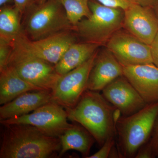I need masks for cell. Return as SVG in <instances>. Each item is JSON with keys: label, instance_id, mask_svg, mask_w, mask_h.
Returning <instances> with one entry per match:
<instances>
[{"label": "cell", "instance_id": "obj_1", "mask_svg": "<svg viewBox=\"0 0 158 158\" xmlns=\"http://www.w3.org/2000/svg\"><path fill=\"white\" fill-rule=\"evenodd\" d=\"M3 126L0 158H52L60 152V138L47 135L30 125Z\"/></svg>", "mask_w": 158, "mask_h": 158}, {"label": "cell", "instance_id": "obj_2", "mask_svg": "<svg viewBox=\"0 0 158 158\" xmlns=\"http://www.w3.org/2000/svg\"><path fill=\"white\" fill-rule=\"evenodd\" d=\"M65 110L68 120L85 127L100 147L116 137L117 110L98 91L86 90L74 106Z\"/></svg>", "mask_w": 158, "mask_h": 158}, {"label": "cell", "instance_id": "obj_3", "mask_svg": "<svg viewBox=\"0 0 158 158\" xmlns=\"http://www.w3.org/2000/svg\"><path fill=\"white\" fill-rule=\"evenodd\" d=\"M158 114L156 102L132 115L117 118L116 143L120 158H135L139 148L149 140Z\"/></svg>", "mask_w": 158, "mask_h": 158}, {"label": "cell", "instance_id": "obj_4", "mask_svg": "<svg viewBox=\"0 0 158 158\" xmlns=\"http://www.w3.org/2000/svg\"><path fill=\"white\" fill-rule=\"evenodd\" d=\"M91 15L83 19L73 30L85 42L100 46L106 44L111 37L123 27L124 11L102 5L95 0L89 2Z\"/></svg>", "mask_w": 158, "mask_h": 158}, {"label": "cell", "instance_id": "obj_5", "mask_svg": "<svg viewBox=\"0 0 158 158\" xmlns=\"http://www.w3.org/2000/svg\"><path fill=\"white\" fill-rule=\"evenodd\" d=\"M24 32L31 40H37L73 30L60 0H48L31 11Z\"/></svg>", "mask_w": 158, "mask_h": 158}, {"label": "cell", "instance_id": "obj_6", "mask_svg": "<svg viewBox=\"0 0 158 158\" xmlns=\"http://www.w3.org/2000/svg\"><path fill=\"white\" fill-rule=\"evenodd\" d=\"M12 45L8 66L26 81L42 90L52 91L61 76L55 65L32 56L14 44Z\"/></svg>", "mask_w": 158, "mask_h": 158}, {"label": "cell", "instance_id": "obj_7", "mask_svg": "<svg viewBox=\"0 0 158 158\" xmlns=\"http://www.w3.org/2000/svg\"><path fill=\"white\" fill-rule=\"evenodd\" d=\"M67 112L65 108L51 101L36 109L31 113L1 120L2 125L24 124L35 127L43 133L51 137L59 138L73 124L68 122Z\"/></svg>", "mask_w": 158, "mask_h": 158}, {"label": "cell", "instance_id": "obj_8", "mask_svg": "<svg viewBox=\"0 0 158 158\" xmlns=\"http://www.w3.org/2000/svg\"><path fill=\"white\" fill-rule=\"evenodd\" d=\"M97 52L81 65L61 76L52 91L51 101L65 109L74 106L86 90Z\"/></svg>", "mask_w": 158, "mask_h": 158}, {"label": "cell", "instance_id": "obj_9", "mask_svg": "<svg viewBox=\"0 0 158 158\" xmlns=\"http://www.w3.org/2000/svg\"><path fill=\"white\" fill-rule=\"evenodd\" d=\"M76 42V37L71 31L37 40L29 39L23 31L13 44L32 56L56 65L67 49Z\"/></svg>", "mask_w": 158, "mask_h": 158}, {"label": "cell", "instance_id": "obj_10", "mask_svg": "<svg viewBox=\"0 0 158 158\" xmlns=\"http://www.w3.org/2000/svg\"><path fill=\"white\" fill-rule=\"evenodd\" d=\"M106 45L123 67L153 63L150 45L127 31H117Z\"/></svg>", "mask_w": 158, "mask_h": 158}, {"label": "cell", "instance_id": "obj_11", "mask_svg": "<svg viewBox=\"0 0 158 158\" xmlns=\"http://www.w3.org/2000/svg\"><path fill=\"white\" fill-rule=\"evenodd\" d=\"M102 91L104 97L121 116L135 114L147 105L124 76L115 79Z\"/></svg>", "mask_w": 158, "mask_h": 158}, {"label": "cell", "instance_id": "obj_12", "mask_svg": "<svg viewBox=\"0 0 158 158\" xmlns=\"http://www.w3.org/2000/svg\"><path fill=\"white\" fill-rule=\"evenodd\" d=\"M124 28L150 45L158 33V19L153 8L134 3L124 10Z\"/></svg>", "mask_w": 158, "mask_h": 158}, {"label": "cell", "instance_id": "obj_13", "mask_svg": "<svg viewBox=\"0 0 158 158\" xmlns=\"http://www.w3.org/2000/svg\"><path fill=\"white\" fill-rule=\"evenodd\" d=\"M123 76L147 104L158 102V67L153 63L123 67Z\"/></svg>", "mask_w": 158, "mask_h": 158}, {"label": "cell", "instance_id": "obj_14", "mask_svg": "<svg viewBox=\"0 0 158 158\" xmlns=\"http://www.w3.org/2000/svg\"><path fill=\"white\" fill-rule=\"evenodd\" d=\"M123 76V66L114 55L106 48L98 52L91 69L88 84V90L102 91L111 82Z\"/></svg>", "mask_w": 158, "mask_h": 158}, {"label": "cell", "instance_id": "obj_15", "mask_svg": "<svg viewBox=\"0 0 158 158\" xmlns=\"http://www.w3.org/2000/svg\"><path fill=\"white\" fill-rule=\"evenodd\" d=\"M52 91H29L21 94L0 107V121L19 117L33 112L51 101Z\"/></svg>", "mask_w": 158, "mask_h": 158}, {"label": "cell", "instance_id": "obj_16", "mask_svg": "<svg viewBox=\"0 0 158 158\" xmlns=\"http://www.w3.org/2000/svg\"><path fill=\"white\" fill-rule=\"evenodd\" d=\"M44 90L21 77L10 66L0 71V104L4 105L23 94Z\"/></svg>", "mask_w": 158, "mask_h": 158}, {"label": "cell", "instance_id": "obj_17", "mask_svg": "<svg viewBox=\"0 0 158 158\" xmlns=\"http://www.w3.org/2000/svg\"><path fill=\"white\" fill-rule=\"evenodd\" d=\"M100 46L97 44L85 41L73 44L55 65L57 73L63 75L81 65L96 52Z\"/></svg>", "mask_w": 158, "mask_h": 158}, {"label": "cell", "instance_id": "obj_18", "mask_svg": "<svg viewBox=\"0 0 158 158\" xmlns=\"http://www.w3.org/2000/svg\"><path fill=\"white\" fill-rule=\"evenodd\" d=\"M73 123L60 137L61 147L59 156H62L68 151L74 150L81 153L84 157L88 158L95 140L85 127Z\"/></svg>", "mask_w": 158, "mask_h": 158}, {"label": "cell", "instance_id": "obj_19", "mask_svg": "<svg viewBox=\"0 0 158 158\" xmlns=\"http://www.w3.org/2000/svg\"><path fill=\"white\" fill-rule=\"evenodd\" d=\"M22 15L15 7L8 6L0 10V40L13 44L23 32L21 24Z\"/></svg>", "mask_w": 158, "mask_h": 158}, {"label": "cell", "instance_id": "obj_20", "mask_svg": "<svg viewBox=\"0 0 158 158\" xmlns=\"http://www.w3.org/2000/svg\"><path fill=\"white\" fill-rule=\"evenodd\" d=\"M90 0H60L65 13L73 28L83 19L91 15Z\"/></svg>", "mask_w": 158, "mask_h": 158}, {"label": "cell", "instance_id": "obj_21", "mask_svg": "<svg viewBox=\"0 0 158 158\" xmlns=\"http://www.w3.org/2000/svg\"><path fill=\"white\" fill-rule=\"evenodd\" d=\"M12 44L0 40V71L8 66L13 49Z\"/></svg>", "mask_w": 158, "mask_h": 158}, {"label": "cell", "instance_id": "obj_22", "mask_svg": "<svg viewBox=\"0 0 158 158\" xmlns=\"http://www.w3.org/2000/svg\"><path fill=\"white\" fill-rule=\"evenodd\" d=\"M116 137H111L106 140L101 148L97 152L88 158H110L111 152L113 147L116 145Z\"/></svg>", "mask_w": 158, "mask_h": 158}, {"label": "cell", "instance_id": "obj_23", "mask_svg": "<svg viewBox=\"0 0 158 158\" xmlns=\"http://www.w3.org/2000/svg\"><path fill=\"white\" fill-rule=\"evenodd\" d=\"M97 2L108 7L118 8L123 11L134 4L133 0H95Z\"/></svg>", "mask_w": 158, "mask_h": 158}, {"label": "cell", "instance_id": "obj_24", "mask_svg": "<svg viewBox=\"0 0 158 158\" xmlns=\"http://www.w3.org/2000/svg\"><path fill=\"white\" fill-rule=\"evenodd\" d=\"M148 141L152 148L155 158H158V114Z\"/></svg>", "mask_w": 158, "mask_h": 158}, {"label": "cell", "instance_id": "obj_25", "mask_svg": "<svg viewBox=\"0 0 158 158\" xmlns=\"http://www.w3.org/2000/svg\"><path fill=\"white\" fill-rule=\"evenodd\" d=\"M135 158H155L149 141H147L139 148Z\"/></svg>", "mask_w": 158, "mask_h": 158}, {"label": "cell", "instance_id": "obj_26", "mask_svg": "<svg viewBox=\"0 0 158 158\" xmlns=\"http://www.w3.org/2000/svg\"><path fill=\"white\" fill-rule=\"evenodd\" d=\"M35 0H14V7L22 15L33 6Z\"/></svg>", "mask_w": 158, "mask_h": 158}, {"label": "cell", "instance_id": "obj_27", "mask_svg": "<svg viewBox=\"0 0 158 158\" xmlns=\"http://www.w3.org/2000/svg\"><path fill=\"white\" fill-rule=\"evenodd\" d=\"M150 46L153 63L158 67V33Z\"/></svg>", "mask_w": 158, "mask_h": 158}, {"label": "cell", "instance_id": "obj_28", "mask_svg": "<svg viewBox=\"0 0 158 158\" xmlns=\"http://www.w3.org/2000/svg\"><path fill=\"white\" fill-rule=\"evenodd\" d=\"M134 2L144 7L153 8L158 2V0H133Z\"/></svg>", "mask_w": 158, "mask_h": 158}, {"label": "cell", "instance_id": "obj_29", "mask_svg": "<svg viewBox=\"0 0 158 158\" xmlns=\"http://www.w3.org/2000/svg\"><path fill=\"white\" fill-rule=\"evenodd\" d=\"M12 2H14V0H0V6L1 7L7 6Z\"/></svg>", "mask_w": 158, "mask_h": 158}, {"label": "cell", "instance_id": "obj_30", "mask_svg": "<svg viewBox=\"0 0 158 158\" xmlns=\"http://www.w3.org/2000/svg\"><path fill=\"white\" fill-rule=\"evenodd\" d=\"M47 1L48 0H35V2L37 4V6H41Z\"/></svg>", "mask_w": 158, "mask_h": 158}, {"label": "cell", "instance_id": "obj_31", "mask_svg": "<svg viewBox=\"0 0 158 158\" xmlns=\"http://www.w3.org/2000/svg\"><path fill=\"white\" fill-rule=\"evenodd\" d=\"M153 9H154V11H155L156 15L158 19V2L157 4L156 5V6L154 7Z\"/></svg>", "mask_w": 158, "mask_h": 158}]
</instances>
